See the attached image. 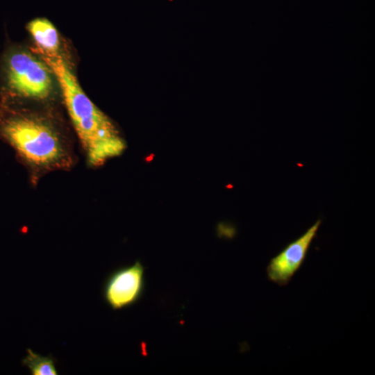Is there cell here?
Returning a JSON list of instances; mask_svg holds the SVG:
<instances>
[{"instance_id":"cell-1","label":"cell","mask_w":375,"mask_h":375,"mask_svg":"<svg viewBox=\"0 0 375 375\" xmlns=\"http://www.w3.org/2000/svg\"><path fill=\"white\" fill-rule=\"evenodd\" d=\"M42 60L60 85L65 108L88 165L98 167L121 154L126 148L124 140L84 92L65 60L58 53H43Z\"/></svg>"},{"instance_id":"cell-2","label":"cell","mask_w":375,"mask_h":375,"mask_svg":"<svg viewBox=\"0 0 375 375\" xmlns=\"http://www.w3.org/2000/svg\"><path fill=\"white\" fill-rule=\"evenodd\" d=\"M1 132L30 171L33 182L52 172L70 169L74 148L49 120L33 114L6 119Z\"/></svg>"},{"instance_id":"cell-3","label":"cell","mask_w":375,"mask_h":375,"mask_svg":"<svg viewBox=\"0 0 375 375\" xmlns=\"http://www.w3.org/2000/svg\"><path fill=\"white\" fill-rule=\"evenodd\" d=\"M6 72L10 88L19 96L43 99L51 92L49 67L28 52L11 53L7 59Z\"/></svg>"},{"instance_id":"cell-4","label":"cell","mask_w":375,"mask_h":375,"mask_svg":"<svg viewBox=\"0 0 375 375\" xmlns=\"http://www.w3.org/2000/svg\"><path fill=\"white\" fill-rule=\"evenodd\" d=\"M145 288L144 267L140 261L113 271L105 281L103 296L113 310L135 304L142 297Z\"/></svg>"},{"instance_id":"cell-5","label":"cell","mask_w":375,"mask_h":375,"mask_svg":"<svg viewBox=\"0 0 375 375\" xmlns=\"http://www.w3.org/2000/svg\"><path fill=\"white\" fill-rule=\"evenodd\" d=\"M321 223V219L317 220L302 235L288 244L270 260L266 272L271 282L279 286H285L290 282L306 260Z\"/></svg>"},{"instance_id":"cell-6","label":"cell","mask_w":375,"mask_h":375,"mask_svg":"<svg viewBox=\"0 0 375 375\" xmlns=\"http://www.w3.org/2000/svg\"><path fill=\"white\" fill-rule=\"evenodd\" d=\"M28 31L40 48L41 51L47 55L58 53L59 37L56 28L46 19H35L31 21Z\"/></svg>"},{"instance_id":"cell-7","label":"cell","mask_w":375,"mask_h":375,"mask_svg":"<svg viewBox=\"0 0 375 375\" xmlns=\"http://www.w3.org/2000/svg\"><path fill=\"white\" fill-rule=\"evenodd\" d=\"M27 354L22 360V365L26 367L31 375H57L58 374L55 363L56 360L52 356H44L35 353L32 349H26Z\"/></svg>"}]
</instances>
